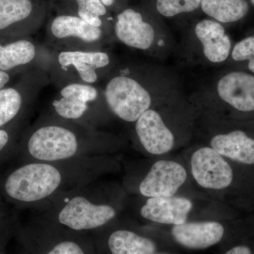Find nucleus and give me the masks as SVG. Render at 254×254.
<instances>
[{"label": "nucleus", "instance_id": "nucleus-1", "mask_svg": "<svg viewBox=\"0 0 254 254\" xmlns=\"http://www.w3.org/2000/svg\"><path fill=\"white\" fill-rule=\"evenodd\" d=\"M103 136L93 127L57 116L45 118L23 131L14 155L20 163H59L96 150Z\"/></svg>", "mask_w": 254, "mask_h": 254}, {"label": "nucleus", "instance_id": "nucleus-2", "mask_svg": "<svg viewBox=\"0 0 254 254\" xmlns=\"http://www.w3.org/2000/svg\"><path fill=\"white\" fill-rule=\"evenodd\" d=\"M54 163H21L0 176V196L9 203L26 206L53 196L65 181L63 170Z\"/></svg>", "mask_w": 254, "mask_h": 254}, {"label": "nucleus", "instance_id": "nucleus-3", "mask_svg": "<svg viewBox=\"0 0 254 254\" xmlns=\"http://www.w3.org/2000/svg\"><path fill=\"white\" fill-rule=\"evenodd\" d=\"M111 63L109 54L103 50H52L48 75L59 89L71 83L95 85Z\"/></svg>", "mask_w": 254, "mask_h": 254}, {"label": "nucleus", "instance_id": "nucleus-4", "mask_svg": "<svg viewBox=\"0 0 254 254\" xmlns=\"http://www.w3.org/2000/svg\"><path fill=\"white\" fill-rule=\"evenodd\" d=\"M103 28L95 27L72 14L55 16L47 26L46 45L51 50L100 51Z\"/></svg>", "mask_w": 254, "mask_h": 254}, {"label": "nucleus", "instance_id": "nucleus-5", "mask_svg": "<svg viewBox=\"0 0 254 254\" xmlns=\"http://www.w3.org/2000/svg\"><path fill=\"white\" fill-rule=\"evenodd\" d=\"M112 76L105 83L103 94L108 109L127 123H136L151 105L149 92L136 78L131 77L128 68Z\"/></svg>", "mask_w": 254, "mask_h": 254}, {"label": "nucleus", "instance_id": "nucleus-6", "mask_svg": "<svg viewBox=\"0 0 254 254\" xmlns=\"http://www.w3.org/2000/svg\"><path fill=\"white\" fill-rule=\"evenodd\" d=\"M48 73L33 70L21 75L15 84L0 90V128L25 120L43 88L50 84Z\"/></svg>", "mask_w": 254, "mask_h": 254}, {"label": "nucleus", "instance_id": "nucleus-7", "mask_svg": "<svg viewBox=\"0 0 254 254\" xmlns=\"http://www.w3.org/2000/svg\"><path fill=\"white\" fill-rule=\"evenodd\" d=\"M51 53L31 36L0 38V70L13 76L36 69L48 73Z\"/></svg>", "mask_w": 254, "mask_h": 254}, {"label": "nucleus", "instance_id": "nucleus-8", "mask_svg": "<svg viewBox=\"0 0 254 254\" xmlns=\"http://www.w3.org/2000/svg\"><path fill=\"white\" fill-rule=\"evenodd\" d=\"M59 90L52 103L55 116L91 127L97 108L106 103L103 91L95 85L84 83H71Z\"/></svg>", "mask_w": 254, "mask_h": 254}, {"label": "nucleus", "instance_id": "nucleus-9", "mask_svg": "<svg viewBox=\"0 0 254 254\" xmlns=\"http://www.w3.org/2000/svg\"><path fill=\"white\" fill-rule=\"evenodd\" d=\"M39 0H0V38L31 36L46 18Z\"/></svg>", "mask_w": 254, "mask_h": 254}, {"label": "nucleus", "instance_id": "nucleus-10", "mask_svg": "<svg viewBox=\"0 0 254 254\" xmlns=\"http://www.w3.org/2000/svg\"><path fill=\"white\" fill-rule=\"evenodd\" d=\"M116 215L112 205L98 203L85 195H77L64 200L57 213V220L70 230L81 232L104 226Z\"/></svg>", "mask_w": 254, "mask_h": 254}, {"label": "nucleus", "instance_id": "nucleus-11", "mask_svg": "<svg viewBox=\"0 0 254 254\" xmlns=\"http://www.w3.org/2000/svg\"><path fill=\"white\" fill-rule=\"evenodd\" d=\"M190 171L197 184L207 190H227L237 181L232 164L211 147L195 150L190 159Z\"/></svg>", "mask_w": 254, "mask_h": 254}, {"label": "nucleus", "instance_id": "nucleus-12", "mask_svg": "<svg viewBox=\"0 0 254 254\" xmlns=\"http://www.w3.org/2000/svg\"><path fill=\"white\" fill-rule=\"evenodd\" d=\"M186 170L172 160H158L153 164L139 185L140 193L147 198L173 196L186 182Z\"/></svg>", "mask_w": 254, "mask_h": 254}, {"label": "nucleus", "instance_id": "nucleus-13", "mask_svg": "<svg viewBox=\"0 0 254 254\" xmlns=\"http://www.w3.org/2000/svg\"><path fill=\"white\" fill-rule=\"evenodd\" d=\"M170 235L184 248L203 250L220 244L226 235V228L217 221L186 222L174 225Z\"/></svg>", "mask_w": 254, "mask_h": 254}, {"label": "nucleus", "instance_id": "nucleus-14", "mask_svg": "<svg viewBox=\"0 0 254 254\" xmlns=\"http://www.w3.org/2000/svg\"><path fill=\"white\" fill-rule=\"evenodd\" d=\"M219 96L241 113H254V73L232 71L219 80Z\"/></svg>", "mask_w": 254, "mask_h": 254}, {"label": "nucleus", "instance_id": "nucleus-15", "mask_svg": "<svg viewBox=\"0 0 254 254\" xmlns=\"http://www.w3.org/2000/svg\"><path fill=\"white\" fill-rule=\"evenodd\" d=\"M135 129L140 143L150 154H165L173 149L175 137L158 112H145L136 122Z\"/></svg>", "mask_w": 254, "mask_h": 254}, {"label": "nucleus", "instance_id": "nucleus-16", "mask_svg": "<svg viewBox=\"0 0 254 254\" xmlns=\"http://www.w3.org/2000/svg\"><path fill=\"white\" fill-rule=\"evenodd\" d=\"M210 146L224 158L243 168H254V136L242 128L213 137Z\"/></svg>", "mask_w": 254, "mask_h": 254}, {"label": "nucleus", "instance_id": "nucleus-17", "mask_svg": "<svg viewBox=\"0 0 254 254\" xmlns=\"http://www.w3.org/2000/svg\"><path fill=\"white\" fill-rule=\"evenodd\" d=\"M193 208L191 200L185 197L148 198L140 210L142 218L163 225H179L187 222Z\"/></svg>", "mask_w": 254, "mask_h": 254}, {"label": "nucleus", "instance_id": "nucleus-18", "mask_svg": "<svg viewBox=\"0 0 254 254\" xmlns=\"http://www.w3.org/2000/svg\"><path fill=\"white\" fill-rule=\"evenodd\" d=\"M115 33L119 41L135 49H149L155 39L154 28L133 9L124 10L118 15Z\"/></svg>", "mask_w": 254, "mask_h": 254}, {"label": "nucleus", "instance_id": "nucleus-19", "mask_svg": "<svg viewBox=\"0 0 254 254\" xmlns=\"http://www.w3.org/2000/svg\"><path fill=\"white\" fill-rule=\"evenodd\" d=\"M195 33L202 43L203 53L209 61L220 63L228 58L231 51V41L220 23L203 20L195 26Z\"/></svg>", "mask_w": 254, "mask_h": 254}, {"label": "nucleus", "instance_id": "nucleus-20", "mask_svg": "<svg viewBox=\"0 0 254 254\" xmlns=\"http://www.w3.org/2000/svg\"><path fill=\"white\" fill-rule=\"evenodd\" d=\"M108 247L110 254H153L158 252L154 240L125 229L110 234Z\"/></svg>", "mask_w": 254, "mask_h": 254}, {"label": "nucleus", "instance_id": "nucleus-21", "mask_svg": "<svg viewBox=\"0 0 254 254\" xmlns=\"http://www.w3.org/2000/svg\"><path fill=\"white\" fill-rule=\"evenodd\" d=\"M203 12L221 23L240 21L248 13L247 0H201Z\"/></svg>", "mask_w": 254, "mask_h": 254}, {"label": "nucleus", "instance_id": "nucleus-22", "mask_svg": "<svg viewBox=\"0 0 254 254\" xmlns=\"http://www.w3.org/2000/svg\"><path fill=\"white\" fill-rule=\"evenodd\" d=\"M25 120L0 128V163L14 155L22 135Z\"/></svg>", "mask_w": 254, "mask_h": 254}, {"label": "nucleus", "instance_id": "nucleus-23", "mask_svg": "<svg viewBox=\"0 0 254 254\" xmlns=\"http://www.w3.org/2000/svg\"><path fill=\"white\" fill-rule=\"evenodd\" d=\"M201 0H157V9L160 14L172 17L182 13L191 12L200 6Z\"/></svg>", "mask_w": 254, "mask_h": 254}, {"label": "nucleus", "instance_id": "nucleus-24", "mask_svg": "<svg viewBox=\"0 0 254 254\" xmlns=\"http://www.w3.org/2000/svg\"><path fill=\"white\" fill-rule=\"evenodd\" d=\"M232 58L236 62L249 61V70L254 73V34L235 45L232 49Z\"/></svg>", "mask_w": 254, "mask_h": 254}, {"label": "nucleus", "instance_id": "nucleus-25", "mask_svg": "<svg viewBox=\"0 0 254 254\" xmlns=\"http://www.w3.org/2000/svg\"><path fill=\"white\" fill-rule=\"evenodd\" d=\"M74 1L77 6L76 14L78 12H87L103 17L107 14L106 6L100 0H74Z\"/></svg>", "mask_w": 254, "mask_h": 254}, {"label": "nucleus", "instance_id": "nucleus-26", "mask_svg": "<svg viewBox=\"0 0 254 254\" xmlns=\"http://www.w3.org/2000/svg\"><path fill=\"white\" fill-rule=\"evenodd\" d=\"M46 254H86V252L78 242L66 240L55 244Z\"/></svg>", "mask_w": 254, "mask_h": 254}, {"label": "nucleus", "instance_id": "nucleus-27", "mask_svg": "<svg viewBox=\"0 0 254 254\" xmlns=\"http://www.w3.org/2000/svg\"><path fill=\"white\" fill-rule=\"evenodd\" d=\"M224 254H254V250L249 245L240 244L233 246Z\"/></svg>", "mask_w": 254, "mask_h": 254}, {"label": "nucleus", "instance_id": "nucleus-28", "mask_svg": "<svg viewBox=\"0 0 254 254\" xmlns=\"http://www.w3.org/2000/svg\"><path fill=\"white\" fill-rule=\"evenodd\" d=\"M10 216L11 215H10L9 210L6 208L2 198L0 196V228L6 226L9 223Z\"/></svg>", "mask_w": 254, "mask_h": 254}, {"label": "nucleus", "instance_id": "nucleus-29", "mask_svg": "<svg viewBox=\"0 0 254 254\" xmlns=\"http://www.w3.org/2000/svg\"><path fill=\"white\" fill-rule=\"evenodd\" d=\"M12 76V75L0 70V90L7 86Z\"/></svg>", "mask_w": 254, "mask_h": 254}, {"label": "nucleus", "instance_id": "nucleus-30", "mask_svg": "<svg viewBox=\"0 0 254 254\" xmlns=\"http://www.w3.org/2000/svg\"><path fill=\"white\" fill-rule=\"evenodd\" d=\"M100 1H102V3H103L106 7L112 6V5L114 4V2H115V0H100Z\"/></svg>", "mask_w": 254, "mask_h": 254}, {"label": "nucleus", "instance_id": "nucleus-31", "mask_svg": "<svg viewBox=\"0 0 254 254\" xmlns=\"http://www.w3.org/2000/svg\"><path fill=\"white\" fill-rule=\"evenodd\" d=\"M153 254H171L167 253V252H155V253Z\"/></svg>", "mask_w": 254, "mask_h": 254}, {"label": "nucleus", "instance_id": "nucleus-32", "mask_svg": "<svg viewBox=\"0 0 254 254\" xmlns=\"http://www.w3.org/2000/svg\"><path fill=\"white\" fill-rule=\"evenodd\" d=\"M251 2H252V4L254 5V0H251Z\"/></svg>", "mask_w": 254, "mask_h": 254}]
</instances>
